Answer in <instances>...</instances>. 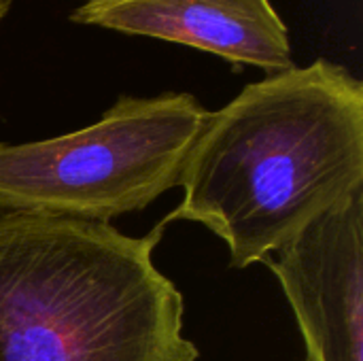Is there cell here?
Returning <instances> with one entry per match:
<instances>
[{"label": "cell", "instance_id": "1", "mask_svg": "<svg viewBox=\"0 0 363 361\" xmlns=\"http://www.w3.org/2000/svg\"><path fill=\"white\" fill-rule=\"evenodd\" d=\"M179 185L164 226L208 228L232 268L264 262L363 185V83L328 60L249 83L208 111Z\"/></svg>", "mask_w": 363, "mask_h": 361}, {"label": "cell", "instance_id": "3", "mask_svg": "<svg viewBox=\"0 0 363 361\" xmlns=\"http://www.w3.org/2000/svg\"><path fill=\"white\" fill-rule=\"evenodd\" d=\"M206 115L187 91L121 96L83 130L0 143V215L108 223L143 211L179 185Z\"/></svg>", "mask_w": 363, "mask_h": 361}, {"label": "cell", "instance_id": "5", "mask_svg": "<svg viewBox=\"0 0 363 361\" xmlns=\"http://www.w3.org/2000/svg\"><path fill=\"white\" fill-rule=\"evenodd\" d=\"M70 19L194 47L268 74L294 66L287 26L270 0H87Z\"/></svg>", "mask_w": 363, "mask_h": 361}, {"label": "cell", "instance_id": "4", "mask_svg": "<svg viewBox=\"0 0 363 361\" xmlns=\"http://www.w3.org/2000/svg\"><path fill=\"white\" fill-rule=\"evenodd\" d=\"M304 338V361H363V185L264 260Z\"/></svg>", "mask_w": 363, "mask_h": 361}, {"label": "cell", "instance_id": "2", "mask_svg": "<svg viewBox=\"0 0 363 361\" xmlns=\"http://www.w3.org/2000/svg\"><path fill=\"white\" fill-rule=\"evenodd\" d=\"M164 230L0 215V361H198L183 296L153 264Z\"/></svg>", "mask_w": 363, "mask_h": 361}, {"label": "cell", "instance_id": "6", "mask_svg": "<svg viewBox=\"0 0 363 361\" xmlns=\"http://www.w3.org/2000/svg\"><path fill=\"white\" fill-rule=\"evenodd\" d=\"M11 2L13 0H0V26H2V21H4V17H6V13L11 9Z\"/></svg>", "mask_w": 363, "mask_h": 361}, {"label": "cell", "instance_id": "7", "mask_svg": "<svg viewBox=\"0 0 363 361\" xmlns=\"http://www.w3.org/2000/svg\"><path fill=\"white\" fill-rule=\"evenodd\" d=\"M85 2H87V0H85Z\"/></svg>", "mask_w": 363, "mask_h": 361}]
</instances>
